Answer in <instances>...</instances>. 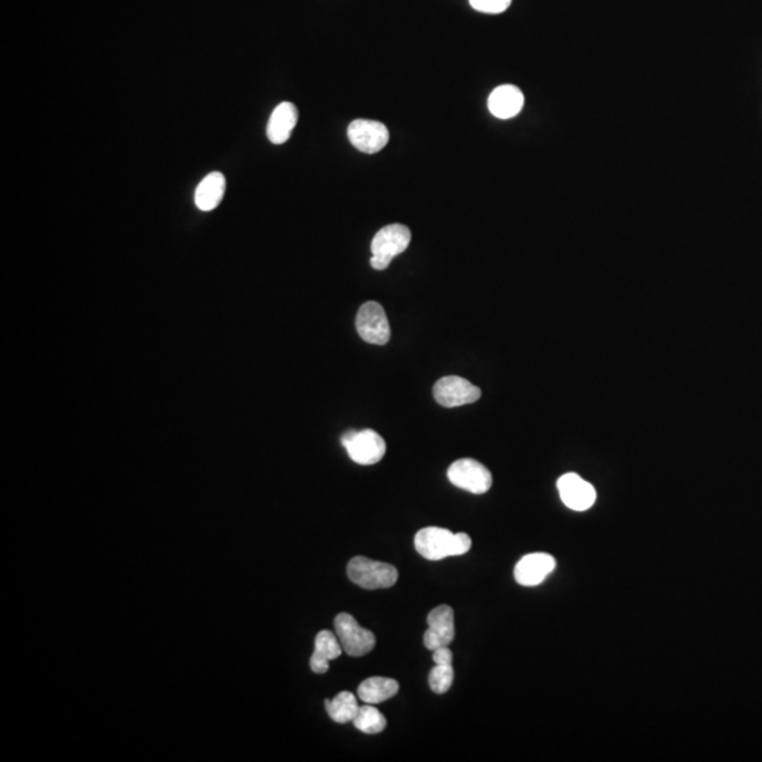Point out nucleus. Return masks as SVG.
<instances>
[{
  "label": "nucleus",
  "mask_w": 762,
  "mask_h": 762,
  "mask_svg": "<svg viewBox=\"0 0 762 762\" xmlns=\"http://www.w3.org/2000/svg\"><path fill=\"white\" fill-rule=\"evenodd\" d=\"M415 550L428 560H441L448 557H460L469 552L472 538L468 534H453L452 531L427 526L417 533L414 540Z\"/></svg>",
  "instance_id": "nucleus-1"
},
{
  "label": "nucleus",
  "mask_w": 762,
  "mask_h": 762,
  "mask_svg": "<svg viewBox=\"0 0 762 762\" xmlns=\"http://www.w3.org/2000/svg\"><path fill=\"white\" fill-rule=\"evenodd\" d=\"M410 242L411 232L409 228L400 223H393L378 230L371 242V267L375 270H385L394 257L404 253L410 246Z\"/></svg>",
  "instance_id": "nucleus-2"
},
{
  "label": "nucleus",
  "mask_w": 762,
  "mask_h": 762,
  "mask_svg": "<svg viewBox=\"0 0 762 762\" xmlns=\"http://www.w3.org/2000/svg\"><path fill=\"white\" fill-rule=\"evenodd\" d=\"M348 576L359 587L376 591L394 586L398 580V570L385 562L356 557L349 562Z\"/></svg>",
  "instance_id": "nucleus-3"
},
{
  "label": "nucleus",
  "mask_w": 762,
  "mask_h": 762,
  "mask_svg": "<svg viewBox=\"0 0 762 762\" xmlns=\"http://www.w3.org/2000/svg\"><path fill=\"white\" fill-rule=\"evenodd\" d=\"M342 445L359 465H376L385 455V439L373 429L346 432L342 436Z\"/></svg>",
  "instance_id": "nucleus-4"
},
{
  "label": "nucleus",
  "mask_w": 762,
  "mask_h": 762,
  "mask_svg": "<svg viewBox=\"0 0 762 762\" xmlns=\"http://www.w3.org/2000/svg\"><path fill=\"white\" fill-rule=\"evenodd\" d=\"M334 625L339 642L349 657H363L375 648V634L361 627L351 614H337Z\"/></svg>",
  "instance_id": "nucleus-5"
},
{
  "label": "nucleus",
  "mask_w": 762,
  "mask_h": 762,
  "mask_svg": "<svg viewBox=\"0 0 762 762\" xmlns=\"http://www.w3.org/2000/svg\"><path fill=\"white\" fill-rule=\"evenodd\" d=\"M448 479L453 486L473 494H485L493 485V476L486 466L469 458L453 462L448 469Z\"/></svg>",
  "instance_id": "nucleus-6"
},
{
  "label": "nucleus",
  "mask_w": 762,
  "mask_h": 762,
  "mask_svg": "<svg viewBox=\"0 0 762 762\" xmlns=\"http://www.w3.org/2000/svg\"><path fill=\"white\" fill-rule=\"evenodd\" d=\"M356 329L363 341L371 344H385L390 341L392 329L385 308L376 301L361 305L356 317Z\"/></svg>",
  "instance_id": "nucleus-7"
},
{
  "label": "nucleus",
  "mask_w": 762,
  "mask_h": 762,
  "mask_svg": "<svg viewBox=\"0 0 762 762\" xmlns=\"http://www.w3.org/2000/svg\"><path fill=\"white\" fill-rule=\"evenodd\" d=\"M482 397V390L469 380L458 376H446L439 378L434 385V398L446 409H455L462 405L473 404Z\"/></svg>",
  "instance_id": "nucleus-8"
},
{
  "label": "nucleus",
  "mask_w": 762,
  "mask_h": 762,
  "mask_svg": "<svg viewBox=\"0 0 762 762\" xmlns=\"http://www.w3.org/2000/svg\"><path fill=\"white\" fill-rule=\"evenodd\" d=\"M349 140L353 147L366 154H376L387 145L390 133L383 123L356 119L349 125Z\"/></svg>",
  "instance_id": "nucleus-9"
},
{
  "label": "nucleus",
  "mask_w": 762,
  "mask_h": 762,
  "mask_svg": "<svg viewBox=\"0 0 762 762\" xmlns=\"http://www.w3.org/2000/svg\"><path fill=\"white\" fill-rule=\"evenodd\" d=\"M557 486L562 503L574 511H586L596 501L594 487L576 473L560 476Z\"/></svg>",
  "instance_id": "nucleus-10"
},
{
  "label": "nucleus",
  "mask_w": 762,
  "mask_h": 762,
  "mask_svg": "<svg viewBox=\"0 0 762 762\" xmlns=\"http://www.w3.org/2000/svg\"><path fill=\"white\" fill-rule=\"evenodd\" d=\"M428 630L424 634V644L431 651L449 647L455 638V613L451 606H438L428 614Z\"/></svg>",
  "instance_id": "nucleus-11"
},
{
  "label": "nucleus",
  "mask_w": 762,
  "mask_h": 762,
  "mask_svg": "<svg viewBox=\"0 0 762 762\" xmlns=\"http://www.w3.org/2000/svg\"><path fill=\"white\" fill-rule=\"evenodd\" d=\"M555 567L557 560L550 553H528L516 565L514 577L521 586H538L552 574Z\"/></svg>",
  "instance_id": "nucleus-12"
},
{
  "label": "nucleus",
  "mask_w": 762,
  "mask_h": 762,
  "mask_svg": "<svg viewBox=\"0 0 762 762\" xmlns=\"http://www.w3.org/2000/svg\"><path fill=\"white\" fill-rule=\"evenodd\" d=\"M298 122V111L291 102H283L274 109L267 125V136L273 145H283L291 137Z\"/></svg>",
  "instance_id": "nucleus-13"
},
{
  "label": "nucleus",
  "mask_w": 762,
  "mask_h": 762,
  "mask_svg": "<svg viewBox=\"0 0 762 762\" xmlns=\"http://www.w3.org/2000/svg\"><path fill=\"white\" fill-rule=\"evenodd\" d=\"M524 106V95L514 85H501L489 96V111L499 119L518 115Z\"/></svg>",
  "instance_id": "nucleus-14"
},
{
  "label": "nucleus",
  "mask_w": 762,
  "mask_h": 762,
  "mask_svg": "<svg viewBox=\"0 0 762 762\" xmlns=\"http://www.w3.org/2000/svg\"><path fill=\"white\" fill-rule=\"evenodd\" d=\"M344 652L339 638L334 633L322 630L315 638L314 654L311 657V669L315 674H325L329 669V662L337 659Z\"/></svg>",
  "instance_id": "nucleus-15"
},
{
  "label": "nucleus",
  "mask_w": 762,
  "mask_h": 762,
  "mask_svg": "<svg viewBox=\"0 0 762 762\" xmlns=\"http://www.w3.org/2000/svg\"><path fill=\"white\" fill-rule=\"evenodd\" d=\"M227 189V178L222 172H211L199 183L195 191V205L203 212L215 210L222 203Z\"/></svg>",
  "instance_id": "nucleus-16"
},
{
  "label": "nucleus",
  "mask_w": 762,
  "mask_h": 762,
  "mask_svg": "<svg viewBox=\"0 0 762 762\" xmlns=\"http://www.w3.org/2000/svg\"><path fill=\"white\" fill-rule=\"evenodd\" d=\"M398 691H400V685L394 679L373 676L361 682L358 688V696L360 700L369 705H378L388 699L394 698Z\"/></svg>",
  "instance_id": "nucleus-17"
},
{
  "label": "nucleus",
  "mask_w": 762,
  "mask_h": 762,
  "mask_svg": "<svg viewBox=\"0 0 762 762\" xmlns=\"http://www.w3.org/2000/svg\"><path fill=\"white\" fill-rule=\"evenodd\" d=\"M325 708H327L329 717L339 725L353 723L354 717L358 716L359 708H360L358 705V699L351 692H341L332 700L327 699Z\"/></svg>",
  "instance_id": "nucleus-18"
},
{
  "label": "nucleus",
  "mask_w": 762,
  "mask_h": 762,
  "mask_svg": "<svg viewBox=\"0 0 762 762\" xmlns=\"http://www.w3.org/2000/svg\"><path fill=\"white\" fill-rule=\"evenodd\" d=\"M353 725L359 732L366 733V734H378L383 732L387 725V720L385 716L378 712L375 706L365 705L359 708V713L354 717Z\"/></svg>",
  "instance_id": "nucleus-19"
},
{
  "label": "nucleus",
  "mask_w": 762,
  "mask_h": 762,
  "mask_svg": "<svg viewBox=\"0 0 762 762\" xmlns=\"http://www.w3.org/2000/svg\"><path fill=\"white\" fill-rule=\"evenodd\" d=\"M453 678H455V672H453L452 664H435L429 672V686L432 692L443 695L452 686Z\"/></svg>",
  "instance_id": "nucleus-20"
},
{
  "label": "nucleus",
  "mask_w": 762,
  "mask_h": 762,
  "mask_svg": "<svg viewBox=\"0 0 762 762\" xmlns=\"http://www.w3.org/2000/svg\"><path fill=\"white\" fill-rule=\"evenodd\" d=\"M470 6L482 13H503L511 4V0H469Z\"/></svg>",
  "instance_id": "nucleus-21"
},
{
  "label": "nucleus",
  "mask_w": 762,
  "mask_h": 762,
  "mask_svg": "<svg viewBox=\"0 0 762 762\" xmlns=\"http://www.w3.org/2000/svg\"><path fill=\"white\" fill-rule=\"evenodd\" d=\"M432 659L435 664H452L453 661V654L449 647L438 648L434 651V655H432Z\"/></svg>",
  "instance_id": "nucleus-22"
}]
</instances>
